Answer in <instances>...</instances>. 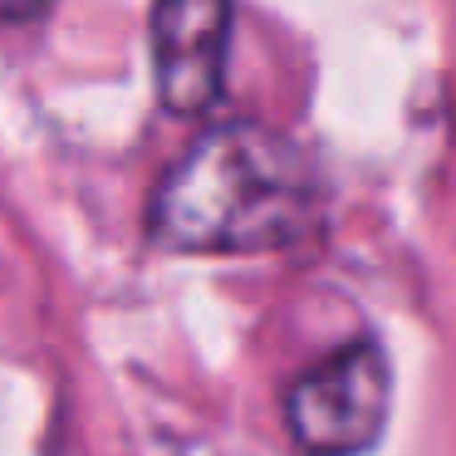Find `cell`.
<instances>
[{"mask_svg":"<svg viewBox=\"0 0 456 456\" xmlns=\"http://www.w3.org/2000/svg\"><path fill=\"white\" fill-rule=\"evenodd\" d=\"M319 191L305 152L260 123L211 128L152 197V236L191 256H260L314 231Z\"/></svg>","mask_w":456,"mask_h":456,"instance_id":"cell-1","label":"cell"},{"mask_svg":"<svg viewBox=\"0 0 456 456\" xmlns=\"http://www.w3.org/2000/svg\"><path fill=\"white\" fill-rule=\"evenodd\" d=\"M387 358L378 344H344L285 393L289 436L309 456H363L387 422Z\"/></svg>","mask_w":456,"mask_h":456,"instance_id":"cell-2","label":"cell"},{"mask_svg":"<svg viewBox=\"0 0 456 456\" xmlns=\"http://www.w3.org/2000/svg\"><path fill=\"white\" fill-rule=\"evenodd\" d=\"M236 0H152V74L172 113L201 118L221 99Z\"/></svg>","mask_w":456,"mask_h":456,"instance_id":"cell-3","label":"cell"},{"mask_svg":"<svg viewBox=\"0 0 456 456\" xmlns=\"http://www.w3.org/2000/svg\"><path fill=\"white\" fill-rule=\"evenodd\" d=\"M50 11V0H0V20H35Z\"/></svg>","mask_w":456,"mask_h":456,"instance_id":"cell-4","label":"cell"}]
</instances>
